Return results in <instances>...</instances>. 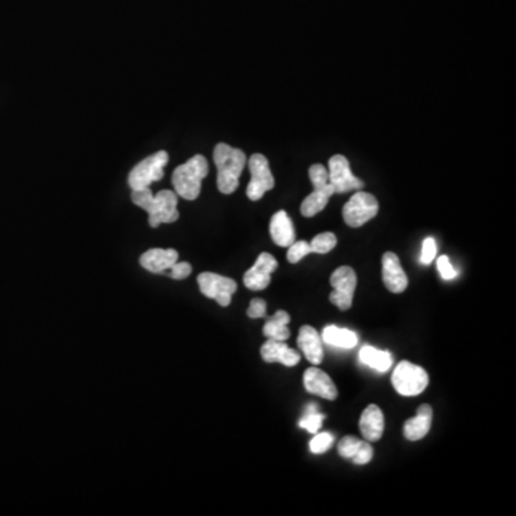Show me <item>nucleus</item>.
<instances>
[{"instance_id": "bb28decb", "label": "nucleus", "mask_w": 516, "mask_h": 516, "mask_svg": "<svg viewBox=\"0 0 516 516\" xmlns=\"http://www.w3.org/2000/svg\"><path fill=\"white\" fill-rule=\"evenodd\" d=\"M308 254H311L310 243H307V241H295V243L288 247V263H298V261L303 260Z\"/></svg>"}, {"instance_id": "4be33fe9", "label": "nucleus", "mask_w": 516, "mask_h": 516, "mask_svg": "<svg viewBox=\"0 0 516 516\" xmlns=\"http://www.w3.org/2000/svg\"><path fill=\"white\" fill-rule=\"evenodd\" d=\"M290 315L287 311L278 310L267 320L264 325L263 335L267 339L280 340L286 342L290 337V330H288V323H290Z\"/></svg>"}, {"instance_id": "cd10ccee", "label": "nucleus", "mask_w": 516, "mask_h": 516, "mask_svg": "<svg viewBox=\"0 0 516 516\" xmlns=\"http://www.w3.org/2000/svg\"><path fill=\"white\" fill-rule=\"evenodd\" d=\"M333 439L332 434L330 433H316L315 438L311 439L310 442V451L316 455H320V453H325L326 451L332 448Z\"/></svg>"}, {"instance_id": "5701e85b", "label": "nucleus", "mask_w": 516, "mask_h": 516, "mask_svg": "<svg viewBox=\"0 0 516 516\" xmlns=\"http://www.w3.org/2000/svg\"><path fill=\"white\" fill-rule=\"evenodd\" d=\"M322 340L339 349H353L359 342L355 332L347 328L337 327V326H326L322 333Z\"/></svg>"}, {"instance_id": "a878e982", "label": "nucleus", "mask_w": 516, "mask_h": 516, "mask_svg": "<svg viewBox=\"0 0 516 516\" xmlns=\"http://www.w3.org/2000/svg\"><path fill=\"white\" fill-rule=\"evenodd\" d=\"M336 244H337V239H336L333 233H322L316 236L315 239H311L310 248L311 253L316 254H327L335 248Z\"/></svg>"}, {"instance_id": "c756f323", "label": "nucleus", "mask_w": 516, "mask_h": 516, "mask_svg": "<svg viewBox=\"0 0 516 516\" xmlns=\"http://www.w3.org/2000/svg\"><path fill=\"white\" fill-rule=\"evenodd\" d=\"M436 253H438L436 241H434L432 237H428V239H424V244H422L421 263L424 264V266H429V264L434 260Z\"/></svg>"}, {"instance_id": "6e6552de", "label": "nucleus", "mask_w": 516, "mask_h": 516, "mask_svg": "<svg viewBox=\"0 0 516 516\" xmlns=\"http://www.w3.org/2000/svg\"><path fill=\"white\" fill-rule=\"evenodd\" d=\"M333 293L330 295V301L339 310H349L353 305L355 286H357V276L352 267H339L330 277Z\"/></svg>"}, {"instance_id": "20e7f679", "label": "nucleus", "mask_w": 516, "mask_h": 516, "mask_svg": "<svg viewBox=\"0 0 516 516\" xmlns=\"http://www.w3.org/2000/svg\"><path fill=\"white\" fill-rule=\"evenodd\" d=\"M394 390L402 396L414 397L421 394L429 385V376L424 367L414 363L400 362L392 375Z\"/></svg>"}, {"instance_id": "f03ea898", "label": "nucleus", "mask_w": 516, "mask_h": 516, "mask_svg": "<svg viewBox=\"0 0 516 516\" xmlns=\"http://www.w3.org/2000/svg\"><path fill=\"white\" fill-rule=\"evenodd\" d=\"M214 162H216L217 187L222 194H233L239 185V177L247 164V157L239 148L229 147V144L217 145L214 148Z\"/></svg>"}, {"instance_id": "ddd939ff", "label": "nucleus", "mask_w": 516, "mask_h": 516, "mask_svg": "<svg viewBox=\"0 0 516 516\" xmlns=\"http://www.w3.org/2000/svg\"><path fill=\"white\" fill-rule=\"evenodd\" d=\"M303 384H305L308 394H317V396L327 400H336L337 397V389H336L332 377L317 367H310V369L306 370Z\"/></svg>"}, {"instance_id": "f257e3e1", "label": "nucleus", "mask_w": 516, "mask_h": 516, "mask_svg": "<svg viewBox=\"0 0 516 516\" xmlns=\"http://www.w3.org/2000/svg\"><path fill=\"white\" fill-rule=\"evenodd\" d=\"M131 200L135 206L148 212L151 229H157L161 224H171L180 219L178 212V195L170 190L152 194L150 189L132 190Z\"/></svg>"}, {"instance_id": "a211bd4d", "label": "nucleus", "mask_w": 516, "mask_h": 516, "mask_svg": "<svg viewBox=\"0 0 516 516\" xmlns=\"http://www.w3.org/2000/svg\"><path fill=\"white\" fill-rule=\"evenodd\" d=\"M178 261V253L174 248H152L142 254L140 258L141 266L150 273L162 274L170 270Z\"/></svg>"}, {"instance_id": "aec40b11", "label": "nucleus", "mask_w": 516, "mask_h": 516, "mask_svg": "<svg viewBox=\"0 0 516 516\" xmlns=\"http://www.w3.org/2000/svg\"><path fill=\"white\" fill-rule=\"evenodd\" d=\"M270 236L278 247H290L296 241V231L293 221L287 212L277 211L271 217Z\"/></svg>"}, {"instance_id": "0eeeda50", "label": "nucleus", "mask_w": 516, "mask_h": 516, "mask_svg": "<svg viewBox=\"0 0 516 516\" xmlns=\"http://www.w3.org/2000/svg\"><path fill=\"white\" fill-rule=\"evenodd\" d=\"M251 180L247 185V197L251 201L263 199L267 191L274 189V177L270 170L268 160L263 154L251 155L248 160Z\"/></svg>"}, {"instance_id": "393cba45", "label": "nucleus", "mask_w": 516, "mask_h": 516, "mask_svg": "<svg viewBox=\"0 0 516 516\" xmlns=\"http://www.w3.org/2000/svg\"><path fill=\"white\" fill-rule=\"evenodd\" d=\"M323 421H325V414L318 412V404H308L306 407L305 416L298 422V426L316 434L322 428Z\"/></svg>"}, {"instance_id": "39448f33", "label": "nucleus", "mask_w": 516, "mask_h": 516, "mask_svg": "<svg viewBox=\"0 0 516 516\" xmlns=\"http://www.w3.org/2000/svg\"><path fill=\"white\" fill-rule=\"evenodd\" d=\"M170 157L167 151H160L157 154L145 158L140 164L131 170L128 175V184L131 190L150 189L151 184L164 178V170Z\"/></svg>"}, {"instance_id": "7c9ffc66", "label": "nucleus", "mask_w": 516, "mask_h": 516, "mask_svg": "<svg viewBox=\"0 0 516 516\" xmlns=\"http://www.w3.org/2000/svg\"><path fill=\"white\" fill-rule=\"evenodd\" d=\"M438 271L443 280H453L456 277V270L449 261L448 256H441L438 258Z\"/></svg>"}, {"instance_id": "2eb2a0df", "label": "nucleus", "mask_w": 516, "mask_h": 516, "mask_svg": "<svg viewBox=\"0 0 516 516\" xmlns=\"http://www.w3.org/2000/svg\"><path fill=\"white\" fill-rule=\"evenodd\" d=\"M337 452L342 458L352 459L355 465H366L375 453L369 442L360 441L355 436H345L337 444Z\"/></svg>"}, {"instance_id": "1a4fd4ad", "label": "nucleus", "mask_w": 516, "mask_h": 516, "mask_svg": "<svg viewBox=\"0 0 516 516\" xmlns=\"http://www.w3.org/2000/svg\"><path fill=\"white\" fill-rule=\"evenodd\" d=\"M328 182L335 189V194H346V192L355 191L365 187V182L353 175L349 160L345 155H335L330 158Z\"/></svg>"}, {"instance_id": "9b49d317", "label": "nucleus", "mask_w": 516, "mask_h": 516, "mask_svg": "<svg viewBox=\"0 0 516 516\" xmlns=\"http://www.w3.org/2000/svg\"><path fill=\"white\" fill-rule=\"evenodd\" d=\"M277 260L271 254L261 253L250 270L244 274V286L248 290H264L270 286L271 274L277 270Z\"/></svg>"}, {"instance_id": "b1692460", "label": "nucleus", "mask_w": 516, "mask_h": 516, "mask_svg": "<svg viewBox=\"0 0 516 516\" xmlns=\"http://www.w3.org/2000/svg\"><path fill=\"white\" fill-rule=\"evenodd\" d=\"M360 360H362L363 365L372 367V369L377 370V372L385 373L392 367V355L386 350H379L373 346H363L362 350L359 353Z\"/></svg>"}, {"instance_id": "c85d7f7f", "label": "nucleus", "mask_w": 516, "mask_h": 516, "mask_svg": "<svg viewBox=\"0 0 516 516\" xmlns=\"http://www.w3.org/2000/svg\"><path fill=\"white\" fill-rule=\"evenodd\" d=\"M308 175H310V181L313 187L328 184L327 168L323 167L322 164L311 165L310 170H308Z\"/></svg>"}, {"instance_id": "7ed1b4c3", "label": "nucleus", "mask_w": 516, "mask_h": 516, "mask_svg": "<svg viewBox=\"0 0 516 516\" xmlns=\"http://www.w3.org/2000/svg\"><path fill=\"white\" fill-rule=\"evenodd\" d=\"M209 175V161L202 155H194L185 164L175 168L172 185L175 194L181 199L194 201L201 194L202 180Z\"/></svg>"}, {"instance_id": "2f4dec72", "label": "nucleus", "mask_w": 516, "mask_h": 516, "mask_svg": "<svg viewBox=\"0 0 516 516\" xmlns=\"http://www.w3.org/2000/svg\"><path fill=\"white\" fill-rule=\"evenodd\" d=\"M267 303L263 298H254L251 300L250 307L247 310V316L250 318L266 317Z\"/></svg>"}, {"instance_id": "4468645a", "label": "nucleus", "mask_w": 516, "mask_h": 516, "mask_svg": "<svg viewBox=\"0 0 516 516\" xmlns=\"http://www.w3.org/2000/svg\"><path fill=\"white\" fill-rule=\"evenodd\" d=\"M260 353L266 363H281L284 366L293 367L297 366L300 362V355L280 340H267L261 346Z\"/></svg>"}, {"instance_id": "9d476101", "label": "nucleus", "mask_w": 516, "mask_h": 516, "mask_svg": "<svg viewBox=\"0 0 516 516\" xmlns=\"http://www.w3.org/2000/svg\"><path fill=\"white\" fill-rule=\"evenodd\" d=\"M200 290L206 297L216 300L222 307L231 303L234 293L237 291V283L233 278L224 277L216 273H201L197 278Z\"/></svg>"}, {"instance_id": "f8f14e48", "label": "nucleus", "mask_w": 516, "mask_h": 516, "mask_svg": "<svg viewBox=\"0 0 516 516\" xmlns=\"http://www.w3.org/2000/svg\"><path fill=\"white\" fill-rule=\"evenodd\" d=\"M382 278L390 293L400 295L409 286L406 273L402 268L399 257L394 253H385L382 257Z\"/></svg>"}, {"instance_id": "423d86ee", "label": "nucleus", "mask_w": 516, "mask_h": 516, "mask_svg": "<svg viewBox=\"0 0 516 516\" xmlns=\"http://www.w3.org/2000/svg\"><path fill=\"white\" fill-rule=\"evenodd\" d=\"M379 212V201L369 192L357 191L343 207V219L347 226L359 229L375 219Z\"/></svg>"}, {"instance_id": "dca6fc26", "label": "nucleus", "mask_w": 516, "mask_h": 516, "mask_svg": "<svg viewBox=\"0 0 516 516\" xmlns=\"http://www.w3.org/2000/svg\"><path fill=\"white\" fill-rule=\"evenodd\" d=\"M298 349L306 355V359L313 365H320L323 360V340L318 335L317 330L311 326H303L298 333L297 339Z\"/></svg>"}, {"instance_id": "412c9836", "label": "nucleus", "mask_w": 516, "mask_h": 516, "mask_svg": "<svg viewBox=\"0 0 516 516\" xmlns=\"http://www.w3.org/2000/svg\"><path fill=\"white\" fill-rule=\"evenodd\" d=\"M335 194V189L328 182L326 185H318L315 187V191L306 197L305 201L301 202V214L311 219L317 216L318 212H322L328 204V200Z\"/></svg>"}, {"instance_id": "473e14b6", "label": "nucleus", "mask_w": 516, "mask_h": 516, "mask_svg": "<svg viewBox=\"0 0 516 516\" xmlns=\"http://www.w3.org/2000/svg\"><path fill=\"white\" fill-rule=\"evenodd\" d=\"M170 270H171L170 276H171L172 278H175V280H184V278L189 277L190 274L192 273V267L190 263H178L177 261Z\"/></svg>"}, {"instance_id": "6ab92c4d", "label": "nucleus", "mask_w": 516, "mask_h": 516, "mask_svg": "<svg viewBox=\"0 0 516 516\" xmlns=\"http://www.w3.org/2000/svg\"><path fill=\"white\" fill-rule=\"evenodd\" d=\"M432 417H433L432 407L429 406V404H422V406L417 409L416 416L411 417V419L404 424V438L412 442L424 439V436L429 433V431H431Z\"/></svg>"}, {"instance_id": "f3484780", "label": "nucleus", "mask_w": 516, "mask_h": 516, "mask_svg": "<svg viewBox=\"0 0 516 516\" xmlns=\"http://www.w3.org/2000/svg\"><path fill=\"white\" fill-rule=\"evenodd\" d=\"M360 432L367 442H377L385 432L384 412L376 404H369L365 409L359 422Z\"/></svg>"}]
</instances>
